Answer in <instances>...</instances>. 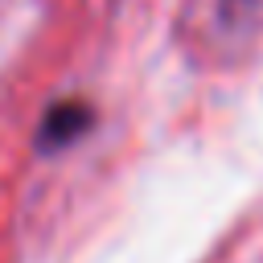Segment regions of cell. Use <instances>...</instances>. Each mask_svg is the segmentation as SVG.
Returning <instances> with one entry per match:
<instances>
[{
	"mask_svg": "<svg viewBox=\"0 0 263 263\" xmlns=\"http://www.w3.org/2000/svg\"><path fill=\"white\" fill-rule=\"evenodd\" d=\"M86 127H90V111L82 103H58L41 119V148H62L74 136H82Z\"/></svg>",
	"mask_w": 263,
	"mask_h": 263,
	"instance_id": "1",
	"label": "cell"
}]
</instances>
